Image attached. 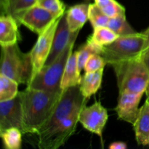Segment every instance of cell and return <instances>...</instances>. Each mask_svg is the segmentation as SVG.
Here are the masks:
<instances>
[{
  "mask_svg": "<svg viewBox=\"0 0 149 149\" xmlns=\"http://www.w3.org/2000/svg\"><path fill=\"white\" fill-rule=\"evenodd\" d=\"M145 32L119 36L114 42L103 47L100 55L106 64H113L141 58L145 47Z\"/></svg>",
  "mask_w": 149,
  "mask_h": 149,
  "instance_id": "7a4b0ae2",
  "label": "cell"
},
{
  "mask_svg": "<svg viewBox=\"0 0 149 149\" xmlns=\"http://www.w3.org/2000/svg\"><path fill=\"white\" fill-rule=\"evenodd\" d=\"M89 6L87 4H79L72 6L65 12L69 30L74 33L81 30L88 20Z\"/></svg>",
  "mask_w": 149,
  "mask_h": 149,
  "instance_id": "2e32d148",
  "label": "cell"
},
{
  "mask_svg": "<svg viewBox=\"0 0 149 149\" xmlns=\"http://www.w3.org/2000/svg\"><path fill=\"white\" fill-rule=\"evenodd\" d=\"M143 93L129 92L119 93L118 103L116 107L119 119L133 125L139 112V104Z\"/></svg>",
  "mask_w": 149,
  "mask_h": 149,
  "instance_id": "4fadbf2b",
  "label": "cell"
},
{
  "mask_svg": "<svg viewBox=\"0 0 149 149\" xmlns=\"http://www.w3.org/2000/svg\"><path fill=\"white\" fill-rule=\"evenodd\" d=\"M22 133L17 128H10L0 132L4 147L7 149H20L22 145Z\"/></svg>",
  "mask_w": 149,
  "mask_h": 149,
  "instance_id": "603a6c76",
  "label": "cell"
},
{
  "mask_svg": "<svg viewBox=\"0 0 149 149\" xmlns=\"http://www.w3.org/2000/svg\"><path fill=\"white\" fill-rule=\"evenodd\" d=\"M81 79V72L79 71L77 62V51H75L71 53L67 61L61 80V88L65 90L70 87L79 85Z\"/></svg>",
  "mask_w": 149,
  "mask_h": 149,
  "instance_id": "e0dca14e",
  "label": "cell"
},
{
  "mask_svg": "<svg viewBox=\"0 0 149 149\" xmlns=\"http://www.w3.org/2000/svg\"><path fill=\"white\" fill-rule=\"evenodd\" d=\"M20 93L23 110V134L38 135L52 116L63 90L46 91L27 87Z\"/></svg>",
  "mask_w": 149,
  "mask_h": 149,
  "instance_id": "6da1fadb",
  "label": "cell"
},
{
  "mask_svg": "<svg viewBox=\"0 0 149 149\" xmlns=\"http://www.w3.org/2000/svg\"><path fill=\"white\" fill-rule=\"evenodd\" d=\"M127 144L124 142H113L109 146L110 149H126Z\"/></svg>",
  "mask_w": 149,
  "mask_h": 149,
  "instance_id": "f546056e",
  "label": "cell"
},
{
  "mask_svg": "<svg viewBox=\"0 0 149 149\" xmlns=\"http://www.w3.org/2000/svg\"><path fill=\"white\" fill-rule=\"evenodd\" d=\"M79 31H78L73 33L69 30L65 12V13L61 17L56 31H55L53 42H52V49H51L50 53L45 62V65H47L52 63L62 53L63 51L66 48L70 42H72L73 40H77Z\"/></svg>",
  "mask_w": 149,
  "mask_h": 149,
  "instance_id": "7c38bea8",
  "label": "cell"
},
{
  "mask_svg": "<svg viewBox=\"0 0 149 149\" xmlns=\"http://www.w3.org/2000/svg\"><path fill=\"white\" fill-rule=\"evenodd\" d=\"M146 34V44H145V47H144L143 51L142 52V55H141V57L144 56V55H148L149 54V27L148 28L146 31H144Z\"/></svg>",
  "mask_w": 149,
  "mask_h": 149,
  "instance_id": "f1b7e54d",
  "label": "cell"
},
{
  "mask_svg": "<svg viewBox=\"0 0 149 149\" xmlns=\"http://www.w3.org/2000/svg\"><path fill=\"white\" fill-rule=\"evenodd\" d=\"M141 59L142 60L143 63V64L145 65V66L146 67L147 70H148L149 72V54L148 55H144V56L141 57Z\"/></svg>",
  "mask_w": 149,
  "mask_h": 149,
  "instance_id": "1f68e13d",
  "label": "cell"
},
{
  "mask_svg": "<svg viewBox=\"0 0 149 149\" xmlns=\"http://www.w3.org/2000/svg\"><path fill=\"white\" fill-rule=\"evenodd\" d=\"M36 0H10L6 15H12L15 19L22 13L36 4Z\"/></svg>",
  "mask_w": 149,
  "mask_h": 149,
  "instance_id": "484cf974",
  "label": "cell"
},
{
  "mask_svg": "<svg viewBox=\"0 0 149 149\" xmlns=\"http://www.w3.org/2000/svg\"><path fill=\"white\" fill-rule=\"evenodd\" d=\"M18 84L15 80L0 74V102L15 98L20 93Z\"/></svg>",
  "mask_w": 149,
  "mask_h": 149,
  "instance_id": "ffe728a7",
  "label": "cell"
},
{
  "mask_svg": "<svg viewBox=\"0 0 149 149\" xmlns=\"http://www.w3.org/2000/svg\"><path fill=\"white\" fill-rule=\"evenodd\" d=\"M132 125L138 145H149V103L146 100L140 109L136 120Z\"/></svg>",
  "mask_w": 149,
  "mask_h": 149,
  "instance_id": "9a60e30c",
  "label": "cell"
},
{
  "mask_svg": "<svg viewBox=\"0 0 149 149\" xmlns=\"http://www.w3.org/2000/svg\"><path fill=\"white\" fill-rule=\"evenodd\" d=\"M102 49H103V47L99 46L92 40L91 38L89 37L86 43L77 51V62H78L79 71L81 72V71L84 69L86 62L92 55L93 54L100 55Z\"/></svg>",
  "mask_w": 149,
  "mask_h": 149,
  "instance_id": "d6986e66",
  "label": "cell"
},
{
  "mask_svg": "<svg viewBox=\"0 0 149 149\" xmlns=\"http://www.w3.org/2000/svg\"><path fill=\"white\" fill-rule=\"evenodd\" d=\"M95 3L110 18L125 14V8L116 0H95Z\"/></svg>",
  "mask_w": 149,
  "mask_h": 149,
  "instance_id": "cb8c5ba5",
  "label": "cell"
},
{
  "mask_svg": "<svg viewBox=\"0 0 149 149\" xmlns=\"http://www.w3.org/2000/svg\"><path fill=\"white\" fill-rule=\"evenodd\" d=\"M57 17L58 16H55L46 9L34 4L17 16L15 20L18 24L23 25L31 31L40 35Z\"/></svg>",
  "mask_w": 149,
  "mask_h": 149,
  "instance_id": "9c48e42d",
  "label": "cell"
},
{
  "mask_svg": "<svg viewBox=\"0 0 149 149\" xmlns=\"http://www.w3.org/2000/svg\"><path fill=\"white\" fill-rule=\"evenodd\" d=\"M89 98L81 93L79 85L70 87L63 90L62 95L52 113V116L41 129L38 135L52 129L55 126L69 117L74 111L86 106Z\"/></svg>",
  "mask_w": 149,
  "mask_h": 149,
  "instance_id": "8992f818",
  "label": "cell"
},
{
  "mask_svg": "<svg viewBox=\"0 0 149 149\" xmlns=\"http://www.w3.org/2000/svg\"><path fill=\"white\" fill-rule=\"evenodd\" d=\"M103 69L93 73H85L81 77L79 87L81 93L85 97L90 98L100 89L103 79Z\"/></svg>",
  "mask_w": 149,
  "mask_h": 149,
  "instance_id": "ac0fdd59",
  "label": "cell"
},
{
  "mask_svg": "<svg viewBox=\"0 0 149 149\" xmlns=\"http://www.w3.org/2000/svg\"><path fill=\"white\" fill-rule=\"evenodd\" d=\"M146 101L149 103V84L147 87L146 90Z\"/></svg>",
  "mask_w": 149,
  "mask_h": 149,
  "instance_id": "d6a6232c",
  "label": "cell"
},
{
  "mask_svg": "<svg viewBox=\"0 0 149 149\" xmlns=\"http://www.w3.org/2000/svg\"><path fill=\"white\" fill-rule=\"evenodd\" d=\"M17 128L23 133V110L20 93L15 98L0 102V132Z\"/></svg>",
  "mask_w": 149,
  "mask_h": 149,
  "instance_id": "30bf717a",
  "label": "cell"
},
{
  "mask_svg": "<svg viewBox=\"0 0 149 149\" xmlns=\"http://www.w3.org/2000/svg\"><path fill=\"white\" fill-rule=\"evenodd\" d=\"M33 72L30 52L23 53L17 44L1 47L0 74L15 80L19 84L30 81Z\"/></svg>",
  "mask_w": 149,
  "mask_h": 149,
  "instance_id": "277c9868",
  "label": "cell"
},
{
  "mask_svg": "<svg viewBox=\"0 0 149 149\" xmlns=\"http://www.w3.org/2000/svg\"><path fill=\"white\" fill-rule=\"evenodd\" d=\"M9 1H10V0H0V13H1V15H6Z\"/></svg>",
  "mask_w": 149,
  "mask_h": 149,
  "instance_id": "4dcf8cb0",
  "label": "cell"
},
{
  "mask_svg": "<svg viewBox=\"0 0 149 149\" xmlns=\"http://www.w3.org/2000/svg\"><path fill=\"white\" fill-rule=\"evenodd\" d=\"M20 39L18 23L12 15H3L0 17V45L1 47L17 44Z\"/></svg>",
  "mask_w": 149,
  "mask_h": 149,
  "instance_id": "5bb4252c",
  "label": "cell"
},
{
  "mask_svg": "<svg viewBox=\"0 0 149 149\" xmlns=\"http://www.w3.org/2000/svg\"><path fill=\"white\" fill-rule=\"evenodd\" d=\"M108 112L100 102L84 106L79 113V123L90 132L98 135L103 141V132L107 123Z\"/></svg>",
  "mask_w": 149,
  "mask_h": 149,
  "instance_id": "8fae6325",
  "label": "cell"
},
{
  "mask_svg": "<svg viewBox=\"0 0 149 149\" xmlns=\"http://www.w3.org/2000/svg\"><path fill=\"white\" fill-rule=\"evenodd\" d=\"M76 40H73L62 53L47 65H44L33 76L27 84V87L36 90L55 91L61 89V83L67 61L73 52Z\"/></svg>",
  "mask_w": 149,
  "mask_h": 149,
  "instance_id": "5b68a950",
  "label": "cell"
},
{
  "mask_svg": "<svg viewBox=\"0 0 149 149\" xmlns=\"http://www.w3.org/2000/svg\"><path fill=\"white\" fill-rule=\"evenodd\" d=\"M107 27L111 29L119 36L133 34L137 33L130 25L126 19V15H120L114 17L109 18Z\"/></svg>",
  "mask_w": 149,
  "mask_h": 149,
  "instance_id": "44dd1931",
  "label": "cell"
},
{
  "mask_svg": "<svg viewBox=\"0 0 149 149\" xmlns=\"http://www.w3.org/2000/svg\"><path fill=\"white\" fill-rule=\"evenodd\" d=\"M36 4L46 9L55 16H60L65 12V4L61 0H36Z\"/></svg>",
  "mask_w": 149,
  "mask_h": 149,
  "instance_id": "4316f807",
  "label": "cell"
},
{
  "mask_svg": "<svg viewBox=\"0 0 149 149\" xmlns=\"http://www.w3.org/2000/svg\"><path fill=\"white\" fill-rule=\"evenodd\" d=\"M106 64L104 58L99 54L92 55L86 62L84 70L85 73H93L104 68Z\"/></svg>",
  "mask_w": 149,
  "mask_h": 149,
  "instance_id": "83f0119b",
  "label": "cell"
},
{
  "mask_svg": "<svg viewBox=\"0 0 149 149\" xmlns=\"http://www.w3.org/2000/svg\"><path fill=\"white\" fill-rule=\"evenodd\" d=\"M90 37L99 46L104 47L114 42L119 36L107 26H102L95 28Z\"/></svg>",
  "mask_w": 149,
  "mask_h": 149,
  "instance_id": "7402d4cb",
  "label": "cell"
},
{
  "mask_svg": "<svg viewBox=\"0 0 149 149\" xmlns=\"http://www.w3.org/2000/svg\"><path fill=\"white\" fill-rule=\"evenodd\" d=\"M119 93H145L149 84V72L141 58L112 65Z\"/></svg>",
  "mask_w": 149,
  "mask_h": 149,
  "instance_id": "3957f363",
  "label": "cell"
},
{
  "mask_svg": "<svg viewBox=\"0 0 149 149\" xmlns=\"http://www.w3.org/2000/svg\"><path fill=\"white\" fill-rule=\"evenodd\" d=\"M63 15L57 17L52 21L50 26L46 29V31L42 34L39 35V38H38L36 44L30 52L32 66H33L31 78L33 76L36 75L40 71L41 68L45 65V62H46L47 59L50 53L51 49H52V42H53L55 31H56L58 23H59Z\"/></svg>",
  "mask_w": 149,
  "mask_h": 149,
  "instance_id": "ba28073f",
  "label": "cell"
},
{
  "mask_svg": "<svg viewBox=\"0 0 149 149\" xmlns=\"http://www.w3.org/2000/svg\"><path fill=\"white\" fill-rule=\"evenodd\" d=\"M81 109L74 111L69 117L64 119L52 129L39 134V148L57 149L63 146L75 132L77 124L79 122V119Z\"/></svg>",
  "mask_w": 149,
  "mask_h": 149,
  "instance_id": "52a82bcc",
  "label": "cell"
},
{
  "mask_svg": "<svg viewBox=\"0 0 149 149\" xmlns=\"http://www.w3.org/2000/svg\"><path fill=\"white\" fill-rule=\"evenodd\" d=\"M110 17H108L103 10L95 4H90L89 6L88 20L93 29L102 26H107Z\"/></svg>",
  "mask_w": 149,
  "mask_h": 149,
  "instance_id": "d4e9b609",
  "label": "cell"
}]
</instances>
